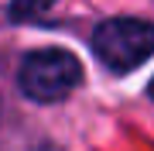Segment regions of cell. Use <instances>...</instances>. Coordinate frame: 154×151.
<instances>
[{
	"label": "cell",
	"mask_w": 154,
	"mask_h": 151,
	"mask_svg": "<svg viewBox=\"0 0 154 151\" xmlns=\"http://www.w3.org/2000/svg\"><path fill=\"white\" fill-rule=\"evenodd\" d=\"M147 96H151V100H154V79H151V86H147Z\"/></svg>",
	"instance_id": "cell-4"
},
{
	"label": "cell",
	"mask_w": 154,
	"mask_h": 151,
	"mask_svg": "<svg viewBox=\"0 0 154 151\" xmlns=\"http://www.w3.org/2000/svg\"><path fill=\"white\" fill-rule=\"evenodd\" d=\"M93 52L110 72L123 76L154 55V24L140 17H110L96 24Z\"/></svg>",
	"instance_id": "cell-2"
},
{
	"label": "cell",
	"mask_w": 154,
	"mask_h": 151,
	"mask_svg": "<svg viewBox=\"0 0 154 151\" xmlns=\"http://www.w3.org/2000/svg\"><path fill=\"white\" fill-rule=\"evenodd\" d=\"M55 4H58V0H14V4H11V21H17V24L34 21V17L48 14Z\"/></svg>",
	"instance_id": "cell-3"
},
{
	"label": "cell",
	"mask_w": 154,
	"mask_h": 151,
	"mask_svg": "<svg viewBox=\"0 0 154 151\" xmlns=\"http://www.w3.org/2000/svg\"><path fill=\"white\" fill-rule=\"evenodd\" d=\"M17 83L34 103H62L82 83V62L65 48H38L24 55Z\"/></svg>",
	"instance_id": "cell-1"
}]
</instances>
